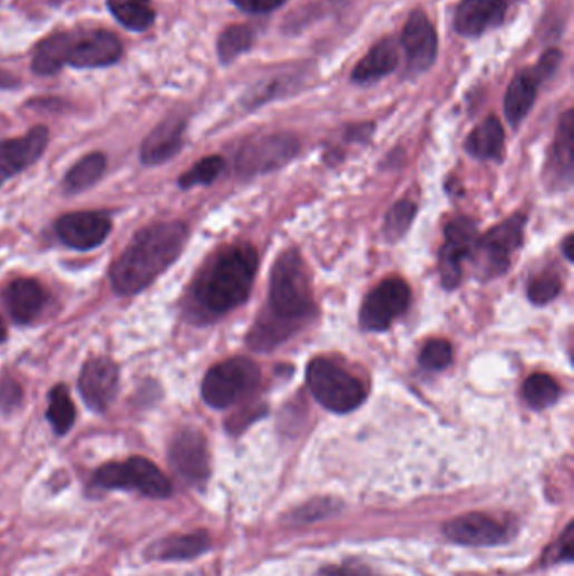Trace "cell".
Listing matches in <instances>:
<instances>
[{"label": "cell", "mask_w": 574, "mask_h": 576, "mask_svg": "<svg viewBox=\"0 0 574 576\" xmlns=\"http://www.w3.org/2000/svg\"><path fill=\"white\" fill-rule=\"evenodd\" d=\"M315 312L305 262L295 248L286 250L276 258L270 275L269 307L253 325L246 342L253 351H272L300 331Z\"/></svg>", "instance_id": "1"}, {"label": "cell", "mask_w": 574, "mask_h": 576, "mask_svg": "<svg viewBox=\"0 0 574 576\" xmlns=\"http://www.w3.org/2000/svg\"><path fill=\"white\" fill-rule=\"evenodd\" d=\"M187 238L189 228L181 222L145 226L111 266L114 291L120 295L140 294L179 258Z\"/></svg>", "instance_id": "2"}, {"label": "cell", "mask_w": 574, "mask_h": 576, "mask_svg": "<svg viewBox=\"0 0 574 576\" xmlns=\"http://www.w3.org/2000/svg\"><path fill=\"white\" fill-rule=\"evenodd\" d=\"M259 272V253L252 245L223 250L197 279L193 304L203 318L214 319L249 301Z\"/></svg>", "instance_id": "3"}, {"label": "cell", "mask_w": 574, "mask_h": 576, "mask_svg": "<svg viewBox=\"0 0 574 576\" xmlns=\"http://www.w3.org/2000/svg\"><path fill=\"white\" fill-rule=\"evenodd\" d=\"M307 383L315 400L332 413H351L368 397L364 383L329 358L313 359L307 370Z\"/></svg>", "instance_id": "4"}, {"label": "cell", "mask_w": 574, "mask_h": 576, "mask_svg": "<svg viewBox=\"0 0 574 576\" xmlns=\"http://www.w3.org/2000/svg\"><path fill=\"white\" fill-rule=\"evenodd\" d=\"M91 486L101 490H134L150 499H167L174 490L169 477L145 457L105 463L91 477Z\"/></svg>", "instance_id": "5"}, {"label": "cell", "mask_w": 574, "mask_h": 576, "mask_svg": "<svg viewBox=\"0 0 574 576\" xmlns=\"http://www.w3.org/2000/svg\"><path fill=\"white\" fill-rule=\"evenodd\" d=\"M260 367L249 358H231L207 371L203 400L216 410H226L250 397L259 388Z\"/></svg>", "instance_id": "6"}, {"label": "cell", "mask_w": 574, "mask_h": 576, "mask_svg": "<svg viewBox=\"0 0 574 576\" xmlns=\"http://www.w3.org/2000/svg\"><path fill=\"white\" fill-rule=\"evenodd\" d=\"M526 222V214H513L477 240L470 256L474 258L475 272L481 280L496 279L509 270L514 253L523 245Z\"/></svg>", "instance_id": "7"}, {"label": "cell", "mask_w": 574, "mask_h": 576, "mask_svg": "<svg viewBox=\"0 0 574 576\" xmlns=\"http://www.w3.org/2000/svg\"><path fill=\"white\" fill-rule=\"evenodd\" d=\"M411 291L408 283L398 276L385 280L369 292L359 314L362 329L369 332L388 331L396 319L408 311Z\"/></svg>", "instance_id": "8"}, {"label": "cell", "mask_w": 574, "mask_h": 576, "mask_svg": "<svg viewBox=\"0 0 574 576\" xmlns=\"http://www.w3.org/2000/svg\"><path fill=\"white\" fill-rule=\"evenodd\" d=\"M299 140L290 134H273L249 141L236 157L243 177L262 176L286 166L299 154Z\"/></svg>", "instance_id": "9"}, {"label": "cell", "mask_w": 574, "mask_h": 576, "mask_svg": "<svg viewBox=\"0 0 574 576\" xmlns=\"http://www.w3.org/2000/svg\"><path fill=\"white\" fill-rule=\"evenodd\" d=\"M169 462L181 479L191 486L201 487L211 476L207 442L197 428L186 427L171 440Z\"/></svg>", "instance_id": "10"}, {"label": "cell", "mask_w": 574, "mask_h": 576, "mask_svg": "<svg viewBox=\"0 0 574 576\" xmlns=\"http://www.w3.org/2000/svg\"><path fill=\"white\" fill-rule=\"evenodd\" d=\"M124 55L120 39L105 29L69 32L68 65L72 68H105Z\"/></svg>", "instance_id": "11"}, {"label": "cell", "mask_w": 574, "mask_h": 576, "mask_svg": "<svg viewBox=\"0 0 574 576\" xmlns=\"http://www.w3.org/2000/svg\"><path fill=\"white\" fill-rule=\"evenodd\" d=\"M477 225L468 218H455L445 228V243L440 250L441 283L448 291L457 289L461 280V263L474 252L478 240Z\"/></svg>", "instance_id": "12"}, {"label": "cell", "mask_w": 574, "mask_h": 576, "mask_svg": "<svg viewBox=\"0 0 574 576\" xmlns=\"http://www.w3.org/2000/svg\"><path fill=\"white\" fill-rule=\"evenodd\" d=\"M409 75H421L434 66L438 56V38L434 25L425 12L409 16L401 36Z\"/></svg>", "instance_id": "13"}, {"label": "cell", "mask_w": 574, "mask_h": 576, "mask_svg": "<svg viewBox=\"0 0 574 576\" xmlns=\"http://www.w3.org/2000/svg\"><path fill=\"white\" fill-rule=\"evenodd\" d=\"M120 371L117 364L108 358L88 359L79 374V393L85 403L98 413H104L118 393Z\"/></svg>", "instance_id": "14"}, {"label": "cell", "mask_w": 574, "mask_h": 576, "mask_svg": "<svg viewBox=\"0 0 574 576\" xmlns=\"http://www.w3.org/2000/svg\"><path fill=\"white\" fill-rule=\"evenodd\" d=\"M48 141L49 130L45 125H38L22 137L0 140V186L38 163Z\"/></svg>", "instance_id": "15"}, {"label": "cell", "mask_w": 574, "mask_h": 576, "mask_svg": "<svg viewBox=\"0 0 574 576\" xmlns=\"http://www.w3.org/2000/svg\"><path fill=\"white\" fill-rule=\"evenodd\" d=\"M111 232V219L104 213H69L56 222L58 238L79 252L98 248Z\"/></svg>", "instance_id": "16"}, {"label": "cell", "mask_w": 574, "mask_h": 576, "mask_svg": "<svg viewBox=\"0 0 574 576\" xmlns=\"http://www.w3.org/2000/svg\"><path fill=\"white\" fill-rule=\"evenodd\" d=\"M445 535L451 541L465 546H494L506 543L509 531L503 523L496 521L487 515L470 512L451 519L445 526Z\"/></svg>", "instance_id": "17"}, {"label": "cell", "mask_w": 574, "mask_h": 576, "mask_svg": "<svg viewBox=\"0 0 574 576\" xmlns=\"http://www.w3.org/2000/svg\"><path fill=\"white\" fill-rule=\"evenodd\" d=\"M574 114L567 110L557 125L556 138L546 164V183L551 189H567L573 184Z\"/></svg>", "instance_id": "18"}, {"label": "cell", "mask_w": 574, "mask_h": 576, "mask_svg": "<svg viewBox=\"0 0 574 576\" xmlns=\"http://www.w3.org/2000/svg\"><path fill=\"white\" fill-rule=\"evenodd\" d=\"M506 0H461L454 18V28L464 38H478L506 19Z\"/></svg>", "instance_id": "19"}, {"label": "cell", "mask_w": 574, "mask_h": 576, "mask_svg": "<svg viewBox=\"0 0 574 576\" xmlns=\"http://www.w3.org/2000/svg\"><path fill=\"white\" fill-rule=\"evenodd\" d=\"M184 130L186 120L179 115H171L162 120L142 144V163L154 167L173 159L183 147Z\"/></svg>", "instance_id": "20"}, {"label": "cell", "mask_w": 574, "mask_h": 576, "mask_svg": "<svg viewBox=\"0 0 574 576\" xmlns=\"http://www.w3.org/2000/svg\"><path fill=\"white\" fill-rule=\"evenodd\" d=\"M6 307L18 324H29L46 304V292L36 280L16 279L6 286Z\"/></svg>", "instance_id": "21"}, {"label": "cell", "mask_w": 574, "mask_h": 576, "mask_svg": "<svg viewBox=\"0 0 574 576\" xmlns=\"http://www.w3.org/2000/svg\"><path fill=\"white\" fill-rule=\"evenodd\" d=\"M211 548V538L206 531L189 533V535L171 536L154 543L147 549V558L155 562H187L204 555Z\"/></svg>", "instance_id": "22"}, {"label": "cell", "mask_w": 574, "mask_h": 576, "mask_svg": "<svg viewBox=\"0 0 574 576\" xmlns=\"http://www.w3.org/2000/svg\"><path fill=\"white\" fill-rule=\"evenodd\" d=\"M398 59L395 42L391 39H382L356 65L351 75L352 81L359 85L374 84L398 68Z\"/></svg>", "instance_id": "23"}, {"label": "cell", "mask_w": 574, "mask_h": 576, "mask_svg": "<svg viewBox=\"0 0 574 576\" xmlns=\"http://www.w3.org/2000/svg\"><path fill=\"white\" fill-rule=\"evenodd\" d=\"M506 134L499 118L488 117L471 130L465 150L478 160H503Z\"/></svg>", "instance_id": "24"}, {"label": "cell", "mask_w": 574, "mask_h": 576, "mask_svg": "<svg viewBox=\"0 0 574 576\" xmlns=\"http://www.w3.org/2000/svg\"><path fill=\"white\" fill-rule=\"evenodd\" d=\"M541 81L534 77L533 69L521 71L510 81L509 88L504 98V111H506L507 120L514 128L527 117L531 108L534 107V101L537 98V88Z\"/></svg>", "instance_id": "25"}, {"label": "cell", "mask_w": 574, "mask_h": 576, "mask_svg": "<svg viewBox=\"0 0 574 576\" xmlns=\"http://www.w3.org/2000/svg\"><path fill=\"white\" fill-rule=\"evenodd\" d=\"M69 32H56L39 42L32 56V71L39 77L58 74L68 65Z\"/></svg>", "instance_id": "26"}, {"label": "cell", "mask_w": 574, "mask_h": 576, "mask_svg": "<svg viewBox=\"0 0 574 576\" xmlns=\"http://www.w3.org/2000/svg\"><path fill=\"white\" fill-rule=\"evenodd\" d=\"M107 169V157L100 153L90 154L78 160L65 177V191L68 194L84 193V191L94 187L104 176Z\"/></svg>", "instance_id": "27"}, {"label": "cell", "mask_w": 574, "mask_h": 576, "mask_svg": "<svg viewBox=\"0 0 574 576\" xmlns=\"http://www.w3.org/2000/svg\"><path fill=\"white\" fill-rule=\"evenodd\" d=\"M108 9L130 31H147L155 21L152 0H108Z\"/></svg>", "instance_id": "28"}, {"label": "cell", "mask_w": 574, "mask_h": 576, "mask_svg": "<svg viewBox=\"0 0 574 576\" xmlns=\"http://www.w3.org/2000/svg\"><path fill=\"white\" fill-rule=\"evenodd\" d=\"M46 418L51 423L56 436L59 437L66 436L71 430L72 424H75V404H72L71 398H69L65 384H58L49 393V407Z\"/></svg>", "instance_id": "29"}, {"label": "cell", "mask_w": 574, "mask_h": 576, "mask_svg": "<svg viewBox=\"0 0 574 576\" xmlns=\"http://www.w3.org/2000/svg\"><path fill=\"white\" fill-rule=\"evenodd\" d=\"M255 42V32L249 26H230L224 29L217 39V56L223 65H230L237 56L252 49Z\"/></svg>", "instance_id": "30"}, {"label": "cell", "mask_w": 574, "mask_h": 576, "mask_svg": "<svg viewBox=\"0 0 574 576\" xmlns=\"http://www.w3.org/2000/svg\"><path fill=\"white\" fill-rule=\"evenodd\" d=\"M524 400L533 410L553 407L560 400V387L553 378L536 373L527 378L523 388Z\"/></svg>", "instance_id": "31"}, {"label": "cell", "mask_w": 574, "mask_h": 576, "mask_svg": "<svg viewBox=\"0 0 574 576\" xmlns=\"http://www.w3.org/2000/svg\"><path fill=\"white\" fill-rule=\"evenodd\" d=\"M415 216H417V204L414 201L402 199L396 203L386 214L385 228H382L386 240L388 242L401 240L408 233Z\"/></svg>", "instance_id": "32"}, {"label": "cell", "mask_w": 574, "mask_h": 576, "mask_svg": "<svg viewBox=\"0 0 574 576\" xmlns=\"http://www.w3.org/2000/svg\"><path fill=\"white\" fill-rule=\"evenodd\" d=\"M224 160L220 156L206 157V159L200 160L193 169L187 170L186 174L179 177V186L183 189H191L196 186H207L213 183L221 170H223Z\"/></svg>", "instance_id": "33"}, {"label": "cell", "mask_w": 574, "mask_h": 576, "mask_svg": "<svg viewBox=\"0 0 574 576\" xmlns=\"http://www.w3.org/2000/svg\"><path fill=\"white\" fill-rule=\"evenodd\" d=\"M451 359H454V351L450 342L445 339H434L425 344L420 354V364L428 371H441L450 367Z\"/></svg>", "instance_id": "34"}, {"label": "cell", "mask_w": 574, "mask_h": 576, "mask_svg": "<svg viewBox=\"0 0 574 576\" xmlns=\"http://www.w3.org/2000/svg\"><path fill=\"white\" fill-rule=\"evenodd\" d=\"M561 282L556 275L543 273L537 279L531 280L527 286V297L534 305H546L560 295Z\"/></svg>", "instance_id": "35"}, {"label": "cell", "mask_w": 574, "mask_h": 576, "mask_svg": "<svg viewBox=\"0 0 574 576\" xmlns=\"http://www.w3.org/2000/svg\"><path fill=\"white\" fill-rule=\"evenodd\" d=\"M22 393L21 384L14 380L0 381V410L12 411L21 404Z\"/></svg>", "instance_id": "36"}, {"label": "cell", "mask_w": 574, "mask_h": 576, "mask_svg": "<svg viewBox=\"0 0 574 576\" xmlns=\"http://www.w3.org/2000/svg\"><path fill=\"white\" fill-rule=\"evenodd\" d=\"M561 59H563V55L557 49H549V51L544 52L543 58L533 68L534 77L539 81L547 80L556 71Z\"/></svg>", "instance_id": "37"}, {"label": "cell", "mask_w": 574, "mask_h": 576, "mask_svg": "<svg viewBox=\"0 0 574 576\" xmlns=\"http://www.w3.org/2000/svg\"><path fill=\"white\" fill-rule=\"evenodd\" d=\"M286 0H233V4L241 11L249 14H269L280 6L285 4Z\"/></svg>", "instance_id": "38"}, {"label": "cell", "mask_w": 574, "mask_h": 576, "mask_svg": "<svg viewBox=\"0 0 574 576\" xmlns=\"http://www.w3.org/2000/svg\"><path fill=\"white\" fill-rule=\"evenodd\" d=\"M573 525L567 526L566 531L561 536L560 543H557L556 548H554V559L556 562H571L573 559Z\"/></svg>", "instance_id": "39"}, {"label": "cell", "mask_w": 574, "mask_h": 576, "mask_svg": "<svg viewBox=\"0 0 574 576\" xmlns=\"http://www.w3.org/2000/svg\"><path fill=\"white\" fill-rule=\"evenodd\" d=\"M315 576H374L364 566H329L320 569Z\"/></svg>", "instance_id": "40"}, {"label": "cell", "mask_w": 574, "mask_h": 576, "mask_svg": "<svg viewBox=\"0 0 574 576\" xmlns=\"http://www.w3.org/2000/svg\"><path fill=\"white\" fill-rule=\"evenodd\" d=\"M18 85V78L12 77V75L9 74V71H4V69H0V90H11V88H16Z\"/></svg>", "instance_id": "41"}, {"label": "cell", "mask_w": 574, "mask_h": 576, "mask_svg": "<svg viewBox=\"0 0 574 576\" xmlns=\"http://www.w3.org/2000/svg\"><path fill=\"white\" fill-rule=\"evenodd\" d=\"M573 242H574V238H573V236L570 235V236H567L566 240H564V245H563L564 256H566V258L570 260V262H573V260H574Z\"/></svg>", "instance_id": "42"}, {"label": "cell", "mask_w": 574, "mask_h": 576, "mask_svg": "<svg viewBox=\"0 0 574 576\" xmlns=\"http://www.w3.org/2000/svg\"><path fill=\"white\" fill-rule=\"evenodd\" d=\"M6 338H8V332H6L4 322L0 321V342H4Z\"/></svg>", "instance_id": "43"}]
</instances>
